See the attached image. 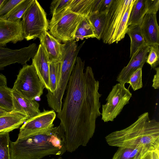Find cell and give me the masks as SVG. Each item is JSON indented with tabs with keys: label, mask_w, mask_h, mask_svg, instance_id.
Returning a JSON list of instances; mask_svg holds the SVG:
<instances>
[{
	"label": "cell",
	"mask_w": 159,
	"mask_h": 159,
	"mask_svg": "<svg viewBox=\"0 0 159 159\" xmlns=\"http://www.w3.org/2000/svg\"><path fill=\"white\" fill-rule=\"evenodd\" d=\"M77 57L70 78L62 107L57 117L65 136L66 150L85 146L93 137L97 118L101 115L99 82L92 68Z\"/></svg>",
	"instance_id": "1"
},
{
	"label": "cell",
	"mask_w": 159,
	"mask_h": 159,
	"mask_svg": "<svg viewBox=\"0 0 159 159\" xmlns=\"http://www.w3.org/2000/svg\"><path fill=\"white\" fill-rule=\"evenodd\" d=\"M11 159H41L61 156L66 150L65 136L60 125L9 143Z\"/></svg>",
	"instance_id": "2"
},
{
	"label": "cell",
	"mask_w": 159,
	"mask_h": 159,
	"mask_svg": "<svg viewBox=\"0 0 159 159\" xmlns=\"http://www.w3.org/2000/svg\"><path fill=\"white\" fill-rule=\"evenodd\" d=\"M105 138L111 146L137 149L142 156L148 151L159 150V122L144 112L127 127L113 132Z\"/></svg>",
	"instance_id": "3"
},
{
	"label": "cell",
	"mask_w": 159,
	"mask_h": 159,
	"mask_svg": "<svg viewBox=\"0 0 159 159\" xmlns=\"http://www.w3.org/2000/svg\"><path fill=\"white\" fill-rule=\"evenodd\" d=\"M84 18L70 11L67 7L52 16L49 23V33L64 43L75 40L76 31Z\"/></svg>",
	"instance_id": "4"
},
{
	"label": "cell",
	"mask_w": 159,
	"mask_h": 159,
	"mask_svg": "<svg viewBox=\"0 0 159 159\" xmlns=\"http://www.w3.org/2000/svg\"><path fill=\"white\" fill-rule=\"evenodd\" d=\"M22 18L24 39L27 41L39 38L43 32L49 29L46 13L36 0H33Z\"/></svg>",
	"instance_id": "5"
},
{
	"label": "cell",
	"mask_w": 159,
	"mask_h": 159,
	"mask_svg": "<svg viewBox=\"0 0 159 159\" xmlns=\"http://www.w3.org/2000/svg\"><path fill=\"white\" fill-rule=\"evenodd\" d=\"M44 85L33 64H25L20 70L12 89L32 100L43 94Z\"/></svg>",
	"instance_id": "6"
},
{
	"label": "cell",
	"mask_w": 159,
	"mask_h": 159,
	"mask_svg": "<svg viewBox=\"0 0 159 159\" xmlns=\"http://www.w3.org/2000/svg\"><path fill=\"white\" fill-rule=\"evenodd\" d=\"M132 94L125 85L117 83L112 87L102 106V120L105 122L112 121L129 104Z\"/></svg>",
	"instance_id": "7"
},
{
	"label": "cell",
	"mask_w": 159,
	"mask_h": 159,
	"mask_svg": "<svg viewBox=\"0 0 159 159\" xmlns=\"http://www.w3.org/2000/svg\"><path fill=\"white\" fill-rule=\"evenodd\" d=\"M134 0H113L107 12L101 39L106 44L113 43L114 34L127 10Z\"/></svg>",
	"instance_id": "8"
},
{
	"label": "cell",
	"mask_w": 159,
	"mask_h": 159,
	"mask_svg": "<svg viewBox=\"0 0 159 159\" xmlns=\"http://www.w3.org/2000/svg\"><path fill=\"white\" fill-rule=\"evenodd\" d=\"M38 49V47L35 43L18 49L0 46V71L11 64H26L34 57Z\"/></svg>",
	"instance_id": "9"
},
{
	"label": "cell",
	"mask_w": 159,
	"mask_h": 159,
	"mask_svg": "<svg viewBox=\"0 0 159 159\" xmlns=\"http://www.w3.org/2000/svg\"><path fill=\"white\" fill-rule=\"evenodd\" d=\"M56 114L53 110L43 111L38 115L27 119L21 126L18 139H21L35 133L54 127Z\"/></svg>",
	"instance_id": "10"
},
{
	"label": "cell",
	"mask_w": 159,
	"mask_h": 159,
	"mask_svg": "<svg viewBox=\"0 0 159 159\" xmlns=\"http://www.w3.org/2000/svg\"><path fill=\"white\" fill-rule=\"evenodd\" d=\"M24 39L21 20L11 21L0 17V46L11 42L16 43Z\"/></svg>",
	"instance_id": "11"
},
{
	"label": "cell",
	"mask_w": 159,
	"mask_h": 159,
	"mask_svg": "<svg viewBox=\"0 0 159 159\" xmlns=\"http://www.w3.org/2000/svg\"><path fill=\"white\" fill-rule=\"evenodd\" d=\"M159 8L158 0H134L129 14L128 26L140 25L147 13H157Z\"/></svg>",
	"instance_id": "12"
},
{
	"label": "cell",
	"mask_w": 159,
	"mask_h": 159,
	"mask_svg": "<svg viewBox=\"0 0 159 159\" xmlns=\"http://www.w3.org/2000/svg\"><path fill=\"white\" fill-rule=\"evenodd\" d=\"M150 46L141 48L131 57L128 65L124 67L117 77L116 81L119 83L125 85L134 72L139 68H142L146 62Z\"/></svg>",
	"instance_id": "13"
},
{
	"label": "cell",
	"mask_w": 159,
	"mask_h": 159,
	"mask_svg": "<svg viewBox=\"0 0 159 159\" xmlns=\"http://www.w3.org/2000/svg\"><path fill=\"white\" fill-rule=\"evenodd\" d=\"M13 110L26 115L28 119L40 113L39 104L34 100L28 98L17 91L12 89Z\"/></svg>",
	"instance_id": "14"
},
{
	"label": "cell",
	"mask_w": 159,
	"mask_h": 159,
	"mask_svg": "<svg viewBox=\"0 0 159 159\" xmlns=\"http://www.w3.org/2000/svg\"><path fill=\"white\" fill-rule=\"evenodd\" d=\"M143 35L147 45H159V26L157 13H147L140 25Z\"/></svg>",
	"instance_id": "15"
},
{
	"label": "cell",
	"mask_w": 159,
	"mask_h": 159,
	"mask_svg": "<svg viewBox=\"0 0 159 159\" xmlns=\"http://www.w3.org/2000/svg\"><path fill=\"white\" fill-rule=\"evenodd\" d=\"M39 38L49 63L61 60L63 44L48 31L43 32Z\"/></svg>",
	"instance_id": "16"
},
{
	"label": "cell",
	"mask_w": 159,
	"mask_h": 159,
	"mask_svg": "<svg viewBox=\"0 0 159 159\" xmlns=\"http://www.w3.org/2000/svg\"><path fill=\"white\" fill-rule=\"evenodd\" d=\"M34 65L40 79L48 90H50L49 77V62L40 44L37 52L32 58Z\"/></svg>",
	"instance_id": "17"
},
{
	"label": "cell",
	"mask_w": 159,
	"mask_h": 159,
	"mask_svg": "<svg viewBox=\"0 0 159 159\" xmlns=\"http://www.w3.org/2000/svg\"><path fill=\"white\" fill-rule=\"evenodd\" d=\"M28 119L27 116L14 110L0 116V132H9L18 128Z\"/></svg>",
	"instance_id": "18"
},
{
	"label": "cell",
	"mask_w": 159,
	"mask_h": 159,
	"mask_svg": "<svg viewBox=\"0 0 159 159\" xmlns=\"http://www.w3.org/2000/svg\"><path fill=\"white\" fill-rule=\"evenodd\" d=\"M100 1V0H72L68 9L74 13L88 17L98 12Z\"/></svg>",
	"instance_id": "19"
},
{
	"label": "cell",
	"mask_w": 159,
	"mask_h": 159,
	"mask_svg": "<svg viewBox=\"0 0 159 159\" xmlns=\"http://www.w3.org/2000/svg\"><path fill=\"white\" fill-rule=\"evenodd\" d=\"M126 34L130 39V58L140 48L147 45L143 35L140 25H131L128 26Z\"/></svg>",
	"instance_id": "20"
},
{
	"label": "cell",
	"mask_w": 159,
	"mask_h": 159,
	"mask_svg": "<svg viewBox=\"0 0 159 159\" xmlns=\"http://www.w3.org/2000/svg\"><path fill=\"white\" fill-rule=\"evenodd\" d=\"M33 0H23L15 6L9 13L1 18L9 21H16L21 20L22 17L30 6Z\"/></svg>",
	"instance_id": "21"
},
{
	"label": "cell",
	"mask_w": 159,
	"mask_h": 159,
	"mask_svg": "<svg viewBox=\"0 0 159 159\" xmlns=\"http://www.w3.org/2000/svg\"><path fill=\"white\" fill-rule=\"evenodd\" d=\"M96 38L93 27L88 17H84L77 30L75 40L77 41L84 38Z\"/></svg>",
	"instance_id": "22"
},
{
	"label": "cell",
	"mask_w": 159,
	"mask_h": 159,
	"mask_svg": "<svg viewBox=\"0 0 159 159\" xmlns=\"http://www.w3.org/2000/svg\"><path fill=\"white\" fill-rule=\"evenodd\" d=\"M107 12H97L91 15L88 18L93 27L96 38L101 39L105 27Z\"/></svg>",
	"instance_id": "23"
},
{
	"label": "cell",
	"mask_w": 159,
	"mask_h": 159,
	"mask_svg": "<svg viewBox=\"0 0 159 159\" xmlns=\"http://www.w3.org/2000/svg\"><path fill=\"white\" fill-rule=\"evenodd\" d=\"M61 66V61L58 60L49 63V77L50 90L53 92L57 89L59 82Z\"/></svg>",
	"instance_id": "24"
},
{
	"label": "cell",
	"mask_w": 159,
	"mask_h": 159,
	"mask_svg": "<svg viewBox=\"0 0 159 159\" xmlns=\"http://www.w3.org/2000/svg\"><path fill=\"white\" fill-rule=\"evenodd\" d=\"M0 108L8 112L13 110L12 89L7 85H0Z\"/></svg>",
	"instance_id": "25"
},
{
	"label": "cell",
	"mask_w": 159,
	"mask_h": 159,
	"mask_svg": "<svg viewBox=\"0 0 159 159\" xmlns=\"http://www.w3.org/2000/svg\"><path fill=\"white\" fill-rule=\"evenodd\" d=\"M133 3L128 8L117 27L114 34L113 43L115 42L117 43L124 38L128 26L127 25L128 19Z\"/></svg>",
	"instance_id": "26"
},
{
	"label": "cell",
	"mask_w": 159,
	"mask_h": 159,
	"mask_svg": "<svg viewBox=\"0 0 159 159\" xmlns=\"http://www.w3.org/2000/svg\"><path fill=\"white\" fill-rule=\"evenodd\" d=\"M141 156L137 149L119 147L112 159H138Z\"/></svg>",
	"instance_id": "27"
},
{
	"label": "cell",
	"mask_w": 159,
	"mask_h": 159,
	"mask_svg": "<svg viewBox=\"0 0 159 159\" xmlns=\"http://www.w3.org/2000/svg\"><path fill=\"white\" fill-rule=\"evenodd\" d=\"M9 132H0V159H11Z\"/></svg>",
	"instance_id": "28"
},
{
	"label": "cell",
	"mask_w": 159,
	"mask_h": 159,
	"mask_svg": "<svg viewBox=\"0 0 159 159\" xmlns=\"http://www.w3.org/2000/svg\"><path fill=\"white\" fill-rule=\"evenodd\" d=\"M148 53L146 62L150 66L151 69H155L159 64V45L150 46Z\"/></svg>",
	"instance_id": "29"
},
{
	"label": "cell",
	"mask_w": 159,
	"mask_h": 159,
	"mask_svg": "<svg viewBox=\"0 0 159 159\" xmlns=\"http://www.w3.org/2000/svg\"><path fill=\"white\" fill-rule=\"evenodd\" d=\"M142 68L138 69L130 76L127 83L130 84L133 90L135 91L143 87Z\"/></svg>",
	"instance_id": "30"
},
{
	"label": "cell",
	"mask_w": 159,
	"mask_h": 159,
	"mask_svg": "<svg viewBox=\"0 0 159 159\" xmlns=\"http://www.w3.org/2000/svg\"><path fill=\"white\" fill-rule=\"evenodd\" d=\"M72 0H55L52 1L50 6V11L52 16L67 8Z\"/></svg>",
	"instance_id": "31"
},
{
	"label": "cell",
	"mask_w": 159,
	"mask_h": 159,
	"mask_svg": "<svg viewBox=\"0 0 159 159\" xmlns=\"http://www.w3.org/2000/svg\"><path fill=\"white\" fill-rule=\"evenodd\" d=\"M23 0H3L0 5V17L9 13Z\"/></svg>",
	"instance_id": "32"
},
{
	"label": "cell",
	"mask_w": 159,
	"mask_h": 159,
	"mask_svg": "<svg viewBox=\"0 0 159 159\" xmlns=\"http://www.w3.org/2000/svg\"><path fill=\"white\" fill-rule=\"evenodd\" d=\"M112 1L113 0H100L98 12H107Z\"/></svg>",
	"instance_id": "33"
},
{
	"label": "cell",
	"mask_w": 159,
	"mask_h": 159,
	"mask_svg": "<svg viewBox=\"0 0 159 159\" xmlns=\"http://www.w3.org/2000/svg\"><path fill=\"white\" fill-rule=\"evenodd\" d=\"M138 159H159V150L148 151Z\"/></svg>",
	"instance_id": "34"
},
{
	"label": "cell",
	"mask_w": 159,
	"mask_h": 159,
	"mask_svg": "<svg viewBox=\"0 0 159 159\" xmlns=\"http://www.w3.org/2000/svg\"><path fill=\"white\" fill-rule=\"evenodd\" d=\"M154 69L156 71V74L154 76L152 86L154 89H157L159 87V68L157 67Z\"/></svg>",
	"instance_id": "35"
},
{
	"label": "cell",
	"mask_w": 159,
	"mask_h": 159,
	"mask_svg": "<svg viewBox=\"0 0 159 159\" xmlns=\"http://www.w3.org/2000/svg\"><path fill=\"white\" fill-rule=\"evenodd\" d=\"M7 80L6 76L0 73V85H7Z\"/></svg>",
	"instance_id": "36"
},
{
	"label": "cell",
	"mask_w": 159,
	"mask_h": 159,
	"mask_svg": "<svg viewBox=\"0 0 159 159\" xmlns=\"http://www.w3.org/2000/svg\"><path fill=\"white\" fill-rule=\"evenodd\" d=\"M8 112L4 109L0 108V116L6 114Z\"/></svg>",
	"instance_id": "37"
},
{
	"label": "cell",
	"mask_w": 159,
	"mask_h": 159,
	"mask_svg": "<svg viewBox=\"0 0 159 159\" xmlns=\"http://www.w3.org/2000/svg\"><path fill=\"white\" fill-rule=\"evenodd\" d=\"M3 1V0H0V5H1V3Z\"/></svg>",
	"instance_id": "38"
},
{
	"label": "cell",
	"mask_w": 159,
	"mask_h": 159,
	"mask_svg": "<svg viewBox=\"0 0 159 159\" xmlns=\"http://www.w3.org/2000/svg\"><path fill=\"white\" fill-rule=\"evenodd\" d=\"M61 159L60 158H57V159H54V158H53V159Z\"/></svg>",
	"instance_id": "39"
}]
</instances>
